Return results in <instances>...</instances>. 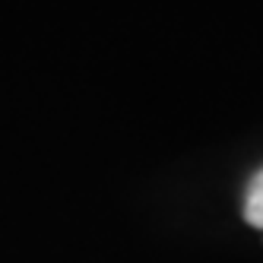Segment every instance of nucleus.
<instances>
[{"instance_id": "nucleus-1", "label": "nucleus", "mask_w": 263, "mask_h": 263, "mask_svg": "<svg viewBox=\"0 0 263 263\" xmlns=\"http://www.w3.org/2000/svg\"><path fill=\"white\" fill-rule=\"evenodd\" d=\"M244 219H248V225L263 232V168L248 184V194H244Z\"/></svg>"}]
</instances>
